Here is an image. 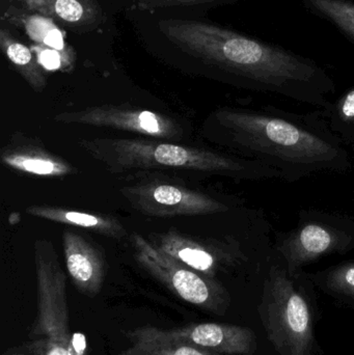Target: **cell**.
<instances>
[{
    "label": "cell",
    "mask_w": 354,
    "mask_h": 355,
    "mask_svg": "<svg viewBox=\"0 0 354 355\" xmlns=\"http://www.w3.org/2000/svg\"><path fill=\"white\" fill-rule=\"evenodd\" d=\"M37 313L30 333L33 355H85L87 342L73 334L69 321L67 277L51 243H35Z\"/></svg>",
    "instance_id": "obj_5"
},
{
    "label": "cell",
    "mask_w": 354,
    "mask_h": 355,
    "mask_svg": "<svg viewBox=\"0 0 354 355\" xmlns=\"http://www.w3.org/2000/svg\"><path fill=\"white\" fill-rule=\"evenodd\" d=\"M26 212L33 216L73 225V227L91 230L96 233L109 236V237L120 238L126 235V231L118 219L103 216V215L45 206L29 207L26 209Z\"/></svg>",
    "instance_id": "obj_13"
},
{
    "label": "cell",
    "mask_w": 354,
    "mask_h": 355,
    "mask_svg": "<svg viewBox=\"0 0 354 355\" xmlns=\"http://www.w3.org/2000/svg\"><path fill=\"white\" fill-rule=\"evenodd\" d=\"M67 269L77 289L93 298L100 293L105 277V262L100 250L81 236L64 231Z\"/></svg>",
    "instance_id": "obj_11"
},
{
    "label": "cell",
    "mask_w": 354,
    "mask_h": 355,
    "mask_svg": "<svg viewBox=\"0 0 354 355\" xmlns=\"http://www.w3.org/2000/svg\"><path fill=\"white\" fill-rule=\"evenodd\" d=\"M27 12L52 19L75 33H87L99 27L103 10L97 0H17Z\"/></svg>",
    "instance_id": "obj_12"
},
{
    "label": "cell",
    "mask_w": 354,
    "mask_h": 355,
    "mask_svg": "<svg viewBox=\"0 0 354 355\" xmlns=\"http://www.w3.org/2000/svg\"><path fill=\"white\" fill-rule=\"evenodd\" d=\"M8 20L20 23L31 40L39 46L60 52L67 60L74 64V52L64 43V37L52 19L42 15L27 14L23 10H8Z\"/></svg>",
    "instance_id": "obj_14"
},
{
    "label": "cell",
    "mask_w": 354,
    "mask_h": 355,
    "mask_svg": "<svg viewBox=\"0 0 354 355\" xmlns=\"http://www.w3.org/2000/svg\"><path fill=\"white\" fill-rule=\"evenodd\" d=\"M56 121L108 127L168 139H174L178 133L176 124L160 114L149 110H125L112 106L87 108L82 112L62 114L56 118Z\"/></svg>",
    "instance_id": "obj_10"
},
{
    "label": "cell",
    "mask_w": 354,
    "mask_h": 355,
    "mask_svg": "<svg viewBox=\"0 0 354 355\" xmlns=\"http://www.w3.org/2000/svg\"><path fill=\"white\" fill-rule=\"evenodd\" d=\"M124 192L137 210L156 216L215 215L238 206V202L220 200L172 184L151 183L128 188Z\"/></svg>",
    "instance_id": "obj_9"
},
{
    "label": "cell",
    "mask_w": 354,
    "mask_h": 355,
    "mask_svg": "<svg viewBox=\"0 0 354 355\" xmlns=\"http://www.w3.org/2000/svg\"><path fill=\"white\" fill-rule=\"evenodd\" d=\"M143 244L145 248H141V260L145 268L181 300L214 314L227 312L231 296L222 284L201 277L163 250L157 252Z\"/></svg>",
    "instance_id": "obj_7"
},
{
    "label": "cell",
    "mask_w": 354,
    "mask_h": 355,
    "mask_svg": "<svg viewBox=\"0 0 354 355\" xmlns=\"http://www.w3.org/2000/svg\"><path fill=\"white\" fill-rule=\"evenodd\" d=\"M3 162L12 168L39 176H62L72 168L60 160L39 153H12L3 155Z\"/></svg>",
    "instance_id": "obj_17"
},
{
    "label": "cell",
    "mask_w": 354,
    "mask_h": 355,
    "mask_svg": "<svg viewBox=\"0 0 354 355\" xmlns=\"http://www.w3.org/2000/svg\"><path fill=\"white\" fill-rule=\"evenodd\" d=\"M274 246L289 272H299L322 257L353 250L354 218L342 213L305 209L299 213L297 227L274 233Z\"/></svg>",
    "instance_id": "obj_6"
},
{
    "label": "cell",
    "mask_w": 354,
    "mask_h": 355,
    "mask_svg": "<svg viewBox=\"0 0 354 355\" xmlns=\"http://www.w3.org/2000/svg\"><path fill=\"white\" fill-rule=\"evenodd\" d=\"M328 129L345 147L354 149V85L335 101L320 108Z\"/></svg>",
    "instance_id": "obj_16"
},
{
    "label": "cell",
    "mask_w": 354,
    "mask_h": 355,
    "mask_svg": "<svg viewBox=\"0 0 354 355\" xmlns=\"http://www.w3.org/2000/svg\"><path fill=\"white\" fill-rule=\"evenodd\" d=\"M132 345L118 355H222L184 344L168 343L158 340L127 338Z\"/></svg>",
    "instance_id": "obj_20"
},
{
    "label": "cell",
    "mask_w": 354,
    "mask_h": 355,
    "mask_svg": "<svg viewBox=\"0 0 354 355\" xmlns=\"http://www.w3.org/2000/svg\"><path fill=\"white\" fill-rule=\"evenodd\" d=\"M89 146L100 159L125 168H181L247 181L281 179L278 171L257 160L172 144L118 139Z\"/></svg>",
    "instance_id": "obj_3"
},
{
    "label": "cell",
    "mask_w": 354,
    "mask_h": 355,
    "mask_svg": "<svg viewBox=\"0 0 354 355\" xmlns=\"http://www.w3.org/2000/svg\"><path fill=\"white\" fill-rule=\"evenodd\" d=\"M125 336L184 344L220 354L251 355L257 349V338L251 329L218 323L191 324L177 329L145 327L126 331Z\"/></svg>",
    "instance_id": "obj_8"
},
{
    "label": "cell",
    "mask_w": 354,
    "mask_h": 355,
    "mask_svg": "<svg viewBox=\"0 0 354 355\" xmlns=\"http://www.w3.org/2000/svg\"><path fill=\"white\" fill-rule=\"evenodd\" d=\"M212 125L222 145L274 168L288 183L353 168L348 150L330 132L320 110L295 114L272 105L224 107L214 112Z\"/></svg>",
    "instance_id": "obj_2"
},
{
    "label": "cell",
    "mask_w": 354,
    "mask_h": 355,
    "mask_svg": "<svg viewBox=\"0 0 354 355\" xmlns=\"http://www.w3.org/2000/svg\"><path fill=\"white\" fill-rule=\"evenodd\" d=\"M141 10L178 8V6H213L230 0H131Z\"/></svg>",
    "instance_id": "obj_21"
},
{
    "label": "cell",
    "mask_w": 354,
    "mask_h": 355,
    "mask_svg": "<svg viewBox=\"0 0 354 355\" xmlns=\"http://www.w3.org/2000/svg\"><path fill=\"white\" fill-rule=\"evenodd\" d=\"M0 48L8 62L22 75L30 87L37 92L43 91L46 87V79L39 60L26 45L21 43L4 27L0 29Z\"/></svg>",
    "instance_id": "obj_15"
},
{
    "label": "cell",
    "mask_w": 354,
    "mask_h": 355,
    "mask_svg": "<svg viewBox=\"0 0 354 355\" xmlns=\"http://www.w3.org/2000/svg\"><path fill=\"white\" fill-rule=\"evenodd\" d=\"M308 279L303 271L289 272L284 259L274 250L259 310L268 339L280 355L312 354V316L303 294Z\"/></svg>",
    "instance_id": "obj_4"
},
{
    "label": "cell",
    "mask_w": 354,
    "mask_h": 355,
    "mask_svg": "<svg viewBox=\"0 0 354 355\" xmlns=\"http://www.w3.org/2000/svg\"><path fill=\"white\" fill-rule=\"evenodd\" d=\"M35 51L37 52V60H39V64L47 70L62 69V70L67 71L69 67L73 66L60 52L56 51V50L39 45L35 47Z\"/></svg>",
    "instance_id": "obj_22"
},
{
    "label": "cell",
    "mask_w": 354,
    "mask_h": 355,
    "mask_svg": "<svg viewBox=\"0 0 354 355\" xmlns=\"http://www.w3.org/2000/svg\"><path fill=\"white\" fill-rule=\"evenodd\" d=\"M310 279L328 293L354 300V261L318 271Z\"/></svg>",
    "instance_id": "obj_18"
},
{
    "label": "cell",
    "mask_w": 354,
    "mask_h": 355,
    "mask_svg": "<svg viewBox=\"0 0 354 355\" xmlns=\"http://www.w3.org/2000/svg\"><path fill=\"white\" fill-rule=\"evenodd\" d=\"M159 29L179 49L243 89L320 108L336 91L324 69L284 48L202 21L168 19Z\"/></svg>",
    "instance_id": "obj_1"
},
{
    "label": "cell",
    "mask_w": 354,
    "mask_h": 355,
    "mask_svg": "<svg viewBox=\"0 0 354 355\" xmlns=\"http://www.w3.org/2000/svg\"><path fill=\"white\" fill-rule=\"evenodd\" d=\"M316 14L330 20L354 41V2L351 0H303Z\"/></svg>",
    "instance_id": "obj_19"
}]
</instances>
